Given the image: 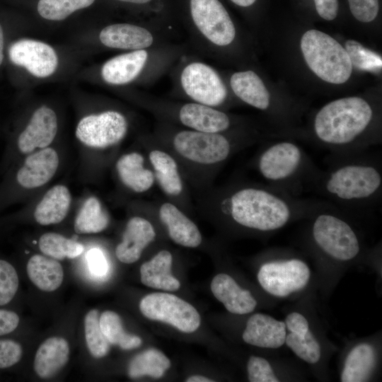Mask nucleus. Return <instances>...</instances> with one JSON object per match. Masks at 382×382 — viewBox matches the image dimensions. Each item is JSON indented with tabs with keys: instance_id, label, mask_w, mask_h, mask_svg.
<instances>
[{
	"instance_id": "nucleus-25",
	"label": "nucleus",
	"mask_w": 382,
	"mask_h": 382,
	"mask_svg": "<svg viewBox=\"0 0 382 382\" xmlns=\"http://www.w3.org/2000/svg\"><path fill=\"white\" fill-rule=\"evenodd\" d=\"M228 83L232 93L244 103L261 111L270 109V92L253 70L235 71L228 77Z\"/></svg>"
},
{
	"instance_id": "nucleus-13",
	"label": "nucleus",
	"mask_w": 382,
	"mask_h": 382,
	"mask_svg": "<svg viewBox=\"0 0 382 382\" xmlns=\"http://www.w3.org/2000/svg\"><path fill=\"white\" fill-rule=\"evenodd\" d=\"M175 34L149 23H115L99 33L100 42L105 47L135 50L173 42Z\"/></svg>"
},
{
	"instance_id": "nucleus-42",
	"label": "nucleus",
	"mask_w": 382,
	"mask_h": 382,
	"mask_svg": "<svg viewBox=\"0 0 382 382\" xmlns=\"http://www.w3.org/2000/svg\"><path fill=\"white\" fill-rule=\"evenodd\" d=\"M23 347L13 340L0 339V369H6L16 365L21 359Z\"/></svg>"
},
{
	"instance_id": "nucleus-19",
	"label": "nucleus",
	"mask_w": 382,
	"mask_h": 382,
	"mask_svg": "<svg viewBox=\"0 0 382 382\" xmlns=\"http://www.w3.org/2000/svg\"><path fill=\"white\" fill-rule=\"evenodd\" d=\"M57 129V117L54 111L45 105L40 107L18 135L16 142L17 151L25 155L36 149L48 147L54 139Z\"/></svg>"
},
{
	"instance_id": "nucleus-28",
	"label": "nucleus",
	"mask_w": 382,
	"mask_h": 382,
	"mask_svg": "<svg viewBox=\"0 0 382 382\" xmlns=\"http://www.w3.org/2000/svg\"><path fill=\"white\" fill-rule=\"evenodd\" d=\"M173 255L161 250L140 267L141 282L146 286L165 291H176L180 282L171 274Z\"/></svg>"
},
{
	"instance_id": "nucleus-11",
	"label": "nucleus",
	"mask_w": 382,
	"mask_h": 382,
	"mask_svg": "<svg viewBox=\"0 0 382 382\" xmlns=\"http://www.w3.org/2000/svg\"><path fill=\"white\" fill-rule=\"evenodd\" d=\"M301 49L309 68L323 81L340 84L349 79L352 65L348 54L331 36L309 30L301 37Z\"/></svg>"
},
{
	"instance_id": "nucleus-3",
	"label": "nucleus",
	"mask_w": 382,
	"mask_h": 382,
	"mask_svg": "<svg viewBox=\"0 0 382 382\" xmlns=\"http://www.w3.org/2000/svg\"><path fill=\"white\" fill-rule=\"evenodd\" d=\"M327 168H318L308 190L347 213L368 212L381 202V153L364 150L345 154H330Z\"/></svg>"
},
{
	"instance_id": "nucleus-7",
	"label": "nucleus",
	"mask_w": 382,
	"mask_h": 382,
	"mask_svg": "<svg viewBox=\"0 0 382 382\" xmlns=\"http://www.w3.org/2000/svg\"><path fill=\"white\" fill-rule=\"evenodd\" d=\"M190 51L187 42L127 51L107 60L101 66L100 76L106 84L122 86L134 83L153 85L185 53Z\"/></svg>"
},
{
	"instance_id": "nucleus-33",
	"label": "nucleus",
	"mask_w": 382,
	"mask_h": 382,
	"mask_svg": "<svg viewBox=\"0 0 382 382\" xmlns=\"http://www.w3.org/2000/svg\"><path fill=\"white\" fill-rule=\"evenodd\" d=\"M110 216L96 197L86 199L74 224V228L79 234L98 233L107 228L110 224Z\"/></svg>"
},
{
	"instance_id": "nucleus-48",
	"label": "nucleus",
	"mask_w": 382,
	"mask_h": 382,
	"mask_svg": "<svg viewBox=\"0 0 382 382\" xmlns=\"http://www.w3.org/2000/svg\"><path fill=\"white\" fill-rule=\"evenodd\" d=\"M186 381L187 382H213L214 381L203 376L195 375V376L188 377L186 379Z\"/></svg>"
},
{
	"instance_id": "nucleus-43",
	"label": "nucleus",
	"mask_w": 382,
	"mask_h": 382,
	"mask_svg": "<svg viewBox=\"0 0 382 382\" xmlns=\"http://www.w3.org/2000/svg\"><path fill=\"white\" fill-rule=\"evenodd\" d=\"M349 9L359 21L369 23L378 15V0H348Z\"/></svg>"
},
{
	"instance_id": "nucleus-1",
	"label": "nucleus",
	"mask_w": 382,
	"mask_h": 382,
	"mask_svg": "<svg viewBox=\"0 0 382 382\" xmlns=\"http://www.w3.org/2000/svg\"><path fill=\"white\" fill-rule=\"evenodd\" d=\"M317 202L292 197L266 183L236 178L196 193L194 205L230 226L268 233L307 217Z\"/></svg>"
},
{
	"instance_id": "nucleus-2",
	"label": "nucleus",
	"mask_w": 382,
	"mask_h": 382,
	"mask_svg": "<svg viewBox=\"0 0 382 382\" xmlns=\"http://www.w3.org/2000/svg\"><path fill=\"white\" fill-rule=\"evenodd\" d=\"M151 134L175 158L187 186L196 193L212 187L226 163L258 139L244 127L212 133L159 121Z\"/></svg>"
},
{
	"instance_id": "nucleus-44",
	"label": "nucleus",
	"mask_w": 382,
	"mask_h": 382,
	"mask_svg": "<svg viewBox=\"0 0 382 382\" xmlns=\"http://www.w3.org/2000/svg\"><path fill=\"white\" fill-rule=\"evenodd\" d=\"M87 261L91 272L99 277L108 271V263L103 253L98 248H92L87 253Z\"/></svg>"
},
{
	"instance_id": "nucleus-35",
	"label": "nucleus",
	"mask_w": 382,
	"mask_h": 382,
	"mask_svg": "<svg viewBox=\"0 0 382 382\" xmlns=\"http://www.w3.org/2000/svg\"><path fill=\"white\" fill-rule=\"evenodd\" d=\"M99 325L110 344L125 350L137 348L141 344L139 337L125 331L120 317L114 311H104L99 317Z\"/></svg>"
},
{
	"instance_id": "nucleus-14",
	"label": "nucleus",
	"mask_w": 382,
	"mask_h": 382,
	"mask_svg": "<svg viewBox=\"0 0 382 382\" xmlns=\"http://www.w3.org/2000/svg\"><path fill=\"white\" fill-rule=\"evenodd\" d=\"M128 117L117 110H107L83 117L76 128V137L86 146L105 149L120 143L128 133Z\"/></svg>"
},
{
	"instance_id": "nucleus-16",
	"label": "nucleus",
	"mask_w": 382,
	"mask_h": 382,
	"mask_svg": "<svg viewBox=\"0 0 382 382\" xmlns=\"http://www.w3.org/2000/svg\"><path fill=\"white\" fill-rule=\"evenodd\" d=\"M257 277L266 292L274 296L286 297L306 287L311 270L304 261L298 258L275 260L263 263Z\"/></svg>"
},
{
	"instance_id": "nucleus-6",
	"label": "nucleus",
	"mask_w": 382,
	"mask_h": 382,
	"mask_svg": "<svg viewBox=\"0 0 382 382\" xmlns=\"http://www.w3.org/2000/svg\"><path fill=\"white\" fill-rule=\"evenodd\" d=\"M249 164L266 184L294 197L308 190L319 168L305 150L291 141L265 145Z\"/></svg>"
},
{
	"instance_id": "nucleus-17",
	"label": "nucleus",
	"mask_w": 382,
	"mask_h": 382,
	"mask_svg": "<svg viewBox=\"0 0 382 382\" xmlns=\"http://www.w3.org/2000/svg\"><path fill=\"white\" fill-rule=\"evenodd\" d=\"M11 61L23 66L32 75L45 78L58 66V57L49 45L38 40L22 39L13 43L8 51Z\"/></svg>"
},
{
	"instance_id": "nucleus-12",
	"label": "nucleus",
	"mask_w": 382,
	"mask_h": 382,
	"mask_svg": "<svg viewBox=\"0 0 382 382\" xmlns=\"http://www.w3.org/2000/svg\"><path fill=\"white\" fill-rule=\"evenodd\" d=\"M142 143L154 172L155 183L166 199L187 214L195 209L190 188L175 158L154 139L151 133L142 138Z\"/></svg>"
},
{
	"instance_id": "nucleus-8",
	"label": "nucleus",
	"mask_w": 382,
	"mask_h": 382,
	"mask_svg": "<svg viewBox=\"0 0 382 382\" xmlns=\"http://www.w3.org/2000/svg\"><path fill=\"white\" fill-rule=\"evenodd\" d=\"M168 74L171 98L223 110L228 105L226 81L216 68L191 50L180 57Z\"/></svg>"
},
{
	"instance_id": "nucleus-36",
	"label": "nucleus",
	"mask_w": 382,
	"mask_h": 382,
	"mask_svg": "<svg viewBox=\"0 0 382 382\" xmlns=\"http://www.w3.org/2000/svg\"><path fill=\"white\" fill-rule=\"evenodd\" d=\"M38 245L43 254L56 260L75 258L84 250V246L81 243L53 232L42 234L39 239Z\"/></svg>"
},
{
	"instance_id": "nucleus-18",
	"label": "nucleus",
	"mask_w": 382,
	"mask_h": 382,
	"mask_svg": "<svg viewBox=\"0 0 382 382\" xmlns=\"http://www.w3.org/2000/svg\"><path fill=\"white\" fill-rule=\"evenodd\" d=\"M150 204L175 243L190 248L202 244V236L197 226L179 207L166 199Z\"/></svg>"
},
{
	"instance_id": "nucleus-9",
	"label": "nucleus",
	"mask_w": 382,
	"mask_h": 382,
	"mask_svg": "<svg viewBox=\"0 0 382 382\" xmlns=\"http://www.w3.org/2000/svg\"><path fill=\"white\" fill-rule=\"evenodd\" d=\"M139 103L157 121L204 132H225L241 127V121L225 110L199 103L138 93Z\"/></svg>"
},
{
	"instance_id": "nucleus-5",
	"label": "nucleus",
	"mask_w": 382,
	"mask_h": 382,
	"mask_svg": "<svg viewBox=\"0 0 382 382\" xmlns=\"http://www.w3.org/2000/svg\"><path fill=\"white\" fill-rule=\"evenodd\" d=\"M177 16L190 50L207 59H221L232 49L238 32L221 0H175Z\"/></svg>"
},
{
	"instance_id": "nucleus-30",
	"label": "nucleus",
	"mask_w": 382,
	"mask_h": 382,
	"mask_svg": "<svg viewBox=\"0 0 382 382\" xmlns=\"http://www.w3.org/2000/svg\"><path fill=\"white\" fill-rule=\"evenodd\" d=\"M136 8L144 22L175 34L178 22L175 0H113Z\"/></svg>"
},
{
	"instance_id": "nucleus-40",
	"label": "nucleus",
	"mask_w": 382,
	"mask_h": 382,
	"mask_svg": "<svg viewBox=\"0 0 382 382\" xmlns=\"http://www.w3.org/2000/svg\"><path fill=\"white\" fill-rule=\"evenodd\" d=\"M19 287V277L14 266L0 259V306L10 303Z\"/></svg>"
},
{
	"instance_id": "nucleus-37",
	"label": "nucleus",
	"mask_w": 382,
	"mask_h": 382,
	"mask_svg": "<svg viewBox=\"0 0 382 382\" xmlns=\"http://www.w3.org/2000/svg\"><path fill=\"white\" fill-rule=\"evenodd\" d=\"M95 0H39L38 13L45 19L62 21L74 12L90 6Z\"/></svg>"
},
{
	"instance_id": "nucleus-10",
	"label": "nucleus",
	"mask_w": 382,
	"mask_h": 382,
	"mask_svg": "<svg viewBox=\"0 0 382 382\" xmlns=\"http://www.w3.org/2000/svg\"><path fill=\"white\" fill-rule=\"evenodd\" d=\"M347 213L325 200L318 199L307 216L311 219V238L316 248L340 262L354 260L361 250L359 236Z\"/></svg>"
},
{
	"instance_id": "nucleus-26",
	"label": "nucleus",
	"mask_w": 382,
	"mask_h": 382,
	"mask_svg": "<svg viewBox=\"0 0 382 382\" xmlns=\"http://www.w3.org/2000/svg\"><path fill=\"white\" fill-rule=\"evenodd\" d=\"M213 295L231 313L243 315L253 311L257 301L251 293L227 274H216L211 283Z\"/></svg>"
},
{
	"instance_id": "nucleus-41",
	"label": "nucleus",
	"mask_w": 382,
	"mask_h": 382,
	"mask_svg": "<svg viewBox=\"0 0 382 382\" xmlns=\"http://www.w3.org/2000/svg\"><path fill=\"white\" fill-rule=\"evenodd\" d=\"M248 380L250 382H277L270 362L263 357L251 356L247 364Z\"/></svg>"
},
{
	"instance_id": "nucleus-31",
	"label": "nucleus",
	"mask_w": 382,
	"mask_h": 382,
	"mask_svg": "<svg viewBox=\"0 0 382 382\" xmlns=\"http://www.w3.org/2000/svg\"><path fill=\"white\" fill-rule=\"evenodd\" d=\"M26 271L29 279L43 291L57 290L64 279L62 265L54 258L41 255H34L29 259Z\"/></svg>"
},
{
	"instance_id": "nucleus-38",
	"label": "nucleus",
	"mask_w": 382,
	"mask_h": 382,
	"mask_svg": "<svg viewBox=\"0 0 382 382\" xmlns=\"http://www.w3.org/2000/svg\"><path fill=\"white\" fill-rule=\"evenodd\" d=\"M84 331L87 347L95 358L104 357L109 352L110 343L99 325L98 311H89L84 318Z\"/></svg>"
},
{
	"instance_id": "nucleus-24",
	"label": "nucleus",
	"mask_w": 382,
	"mask_h": 382,
	"mask_svg": "<svg viewBox=\"0 0 382 382\" xmlns=\"http://www.w3.org/2000/svg\"><path fill=\"white\" fill-rule=\"evenodd\" d=\"M286 329L283 321L264 313L249 318L242 337L247 344L267 349H277L285 343Z\"/></svg>"
},
{
	"instance_id": "nucleus-4",
	"label": "nucleus",
	"mask_w": 382,
	"mask_h": 382,
	"mask_svg": "<svg viewBox=\"0 0 382 382\" xmlns=\"http://www.w3.org/2000/svg\"><path fill=\"white\" fill-rule=\"evenodd\" d=\"M374 117L372 106L364 98H340L325 105L316 113L313 131L316 141L332 154L364 151L379 143L369 135Z\"/></svg>"
},
{
	"instance_id": "nucleus-46",
	"label": "nucleus",
	"mask_w": 382,
	"mask_h": 382,
	"mask_svg": "<svg viewBox=\"0 0 382 382\" xmlns=\"http://www.w3.org/2000/svg\"><path fill=\"white\" fill-rule=\"evenodd\" d=\"M316 11L319 16L325 20L332 21L337 15L339 9L338 0H314Z\"/></svg>"
},
{
	"instance_id": "nucleus-45",
	"label": "nucleus",
	"mask_w": 382,
	"mask_h": 382,
	"mask_svg": "<svg viewBox=\"0 0 382 382\" xmlns=\"http://www.w3.org/2000/svg\"><path fill=\"white\" fill-rule=\"evenodd\" d=\"M19 323L20 317L15 311L0 308V337L14 332Z\"/></svg>"
},
{
	"instance_id": "nucleus-22",
	"label": "nucleus",
	"mask_w": 382,
	"mask_h": 382,
	"mask_svg": "<svg viewBox=\"0 0 382 382\" xmlns=\"http://www.w3.org/2000/svg\"><path fill=\"white\" fill-rule=\"evenodd\" d=\"M286 335L285 344L300 359L308 364H316L321 357V347L311 331L306 318L291 312L284 320Z\"/></svg>"
},
{
	"instance_id": "nucleus-27",
	"label": "nucleus",
	"mask_w": 382,
	"mask_h": 382,
	"mask_svg": "<svg viewBox=\"0 0 382 382\" xmlns=\"http://www.w3.org/2000/svg\"><path fill=\"white\" fill-rule=\"evenodd\" d=\"M69 345L66 339L53 336L45 340L38 347L34 359V370L41 378H50L67 363Z\"/></svg>"
},
{
	"instance_id": "nucleus-23",
	"label": "nucleus",
	"mask_w": 382,
	"mask_h": 382,
	"mask_svg": "<svg viewBox=\"0 0 382 382\" xmlns=\"http://www.w3.org/2000/svg\"><path fill=\"white\" fill-rule=\"evenodd\" d=\"M147 162L141 153L134 151L122 154L115 163L121 183L134 193H145L156 183L154 172Z\"/></svg>"
},
{
	"instance_id": "nucleus-15",
	"label": "nucleus",
	"mask_w": 382,
	"mask_h": 382,
	"mask_svg": "<svg viewBox=\"0 0 382 382\" xmlns=\"http://www.w3.org/2000/svg\"><path fill=\"white\" fill-rule=\"evenodd\" d=\"M139 309L146 318L170 324L183 332H193L200 325L197 311L185 300L171 294H149L141 300Z\"/></svg>"
},
{
	"instance_id": "nucleus-49",
	"label": "nucleus",
	"mask_w": 382,
	"mask_h": 382,
	"mask_svg": "<svg viewBox=\"0 0 382 382\" xmlns=\"http://www.w3.org/2000/svg\"><path fill=\"white\" fill-rule=\"evenodd\" d=\"M4 33L2 28L0 25V65L1 64L4 59Z\"/></svg>"
},
{
	"instance_id": "nucleus-47",
	"label": "nucleus",
	"mask_w": 382,
	"mask_h": 382,
	"mask_svg": "<svg viewBox=\"0 0 382 382\" xmlns=\"http://www.w3.org/2000/svg\"><path fill=\"white\" fill-rule=\"evenodd\" d=\"M231 3L240 8H250L253 6L257 0H229Z\"/></svg>"
},
{
	"instance_id": "nucleus-29",
	"label": "nucleus",
	"mask_w": 382,
	"mask_h": 382,
	"mask_svg": "<svg viewBox=\"0 0 382 382\" xmlns=\"http://www.w3.org/2000/svg\"><path fill=\"white\" fill-rule=\"evenodd\" d=\"M71 202V194L66 186L57 185L51 187L35 209V221L42 226L60 223L66 216Z\"/></svg>"
},
{
	"instance_id": "nucleus-39",
	"label": "nucleus",
	"mask_w": 382,
	"mask_h": 382,
	"mask_svg": "<svg viewBox=\"0 0 382 382\" xmlns=\"http://www.w3.org/2000/svg\"><path fill=\"white\" fill-rule=\"evenodd\" d=\"M345 50L348 54L352 66L362 71L378 72L381 69V57L376 52L365 48L359 42L348 40L345 42Z\"/></svg>"
},
{
	"instance_id": "nucleus-20",
	"label": "nucleus",
	"mask_w": 382,
	"mask_h": 382,
	"mask_svg": "<svg viewBox=\"0 0 382 382\" xmlns=\"http://www.w3.org/2000/svg\"><path fill=\"white\" fill-rule=\"evenodd\" d=\"M59 159L57 152L46 147L28 154L16 170L14 180L21 188L30 190L43 186L54 175Z\"/></svg>"
},
{
	"instance_id": "nucleus-21",
	"label": "nucleus",
	"mask_w": 382,
	"mask_h": 382,
	"mask_svg": "<svg viewBox=\"0 0 382 382\" xmlns=\"http://www.w3.org/2000/svg\"><path fill=\"white\" fill-rule=\"evenodd\" d=\"M156 232L151 221L141 216L131 217L115 248V255L122 262H137L144 249L156 238Z\"/></svg>"
},
{
	"instance_id": "nucleus-32",
	"label": "nucleus",
	"mask_w": 382,
	"mask_h": 382,
	"mask_svg": "<svg viewBox=\"0 0 382 382\" xmlns=\"http://www.w3.org/2000/svg\"><path fill=\"white\" fill-rule=\"evenodd\" d=\"M376 364V352L368 343L354 346L348 353L340 376L342 382H364L369 380Z\"/></svg>"
},
{
	"instance_id": "nucleus-34",
	"label": "nucleus",
	"mask_w": 382,
	"mask_h": 382,
	"mask_svg": "<svg viewBox=\"0 0 382 382\" xmlns=\"http://www.w3.org/2000/svg\"><path fill=\"white\" fill-rule=\"evenodd\" d=\"M170 366V360L163 352L156 349H149L131 360L128 366V375L132 378L144 376L159 378Z\"/></svg>"
}]
</instances>
